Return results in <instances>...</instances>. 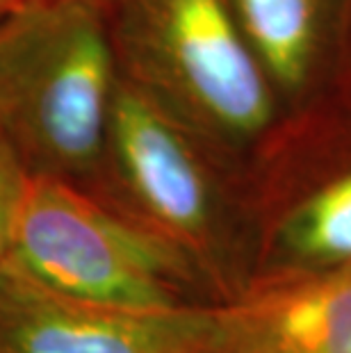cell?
I'll return each mask as SVG.
<instances>
[{
  "label": "cell",
  "instance_id": "8fae6325",
  "mask_svg": "<svg viewBox=\"0 0 351 353\" xmlns=\"http://www.w3.org/2000/svg\"><path fill=\"white\" fill-rule=\"evenodd\" d=\"M23 0H0V21H5L12 12H17Z\"/></svg>",
  "mask_w": 351,
  "mask_h": 353
},
{
  "label": "cell",
  "instance_id": "7c38bea8",
  "mask_svg": "<svg viewBox=\"0 0 351 353\" xmlns=\"http://www.w3.org/2000/svg\"><path fill=\"white\" fill-rule=\"evenodd\" d=\"M23 3H28V0H23Z\"/></svg>",
  "mask_w": 351,
  "mask_h": 353
},
{
  "label": "cell",
  "instance_id": "7a4b0ae2",
  "mask_svg": "<svg viewBox=\"0 0 351 353\" xmlns=\"http://www.w3.org/2000/svg\"><path fill=\"white\" fill-rule=\"evenodd\" d=\"M119 80L237 167L285 119L226 0H99Z\"/></svg>",
  "mask_w": 351,
  "mask_h": 353
},
{
  "label": "cell",
  "instance_id": "8992f818",
  "mask_svg": "<svg viewBox=\"0 0 351 353\" xmlns=\"http://www.w3.org/2000/svg\"><path fill=\"white\" fill-rule=\"evenodd\" d=\"M212 305L126 310L0 272V353H210Z\"/></svg>",
  "mask_w": 351,
  "mask_h": 353
},
{
  "label": "cell",
  "instance_id": "3957f363",
  "mask_svg": "<svg viewBox=\"0 0 351 353\" xmlns=\"http://www.w3.org/2000/svg\"><path fill=\"white\" fill-rule=\"evenodd\" d=\"M117 87L99 0H28L0 21V139L32 178L96 192Z\"/></svg>",
  "mask_w": 351,
  "mask_h": 353
},
{
  "label": "cell",
  "instance_id": "9c48e42d",
  "mask_svg": "<svg viewBox=\"0 0 351 353\" xmlns=\"http://www.w3.org/2000/svg\"><path fill=\"white\" fill-rule=\"evenodd\" d=\"M30 174L10 146L0 139V272L12 260V232Z\"/></svg>",
  "mask_w": 351,
  "mask_h": 353
},
{
  "label": "cell",
  "instance_id": "6da1fadb",
  "mask_svg": "<svg viewBox=\"0 0 351 353\" xmlns=\"http://www.w3.org/2000/svg\"><path fill=\"white\" fill-rule=\"evenodd\" d=\"M92 196L181 251L219 303L256 272L249 171L121 80Z\"/></svg>",
  "mask_w": 351,
  "mask_h": 353
},
{
  "label": "cell",
  "instance_id": "ba28073f",
  "mask_svg": "<svg viewBox=\"0 0 351 353\" xmlns=\"http://www.w3.org/2000/svg\"><path fill=\"white\" fill-rule=\"evenodd\" d=\"M285 117L333 101L351 0H226Z\"/></svg>",
  "mask_w": 351,
  "mask_h": 353
},
{
  "label": "cell",
  "instance_id": "277c9868",
  "mask_svg": "<svg viewBox=\"0 0 351 353\" xmlns=\"http://www.w3.org/2000/svg\"><path fill=\"white\" fill-rule=\"evenodd\" d=\"M7 269L59 294L126 310L219 303L181 251L92 194L53 178L30 176Z\"/></svg>",
  "mask_w": 351,
  "mask_h": 353
},
{
  "label": "cell",
  "instance_id": "52a82bcc",
  "mask_svg": "<svg viewBox=\"0 0 351 353\" xmlns=\"http://www.w3.org/2000/svg\"><path fill=\"white\" fill-rule=\"evenodd\" d=\"M210 353H351V265L253 276L212 305Z\"/></svg>",
  "mask_w": 351,
  "mask_h": 353
},
{
  "label": "cell",
  "instance_id": "30bf717a",
  "mask_svg": "<svg viewBox=\"0 0 351 353\" xmlns=\"http://www.w3.org/2000/svg\"><path fill=\"white\" fill-rule=\"evenodd\" d=\"M333 101L351 108V5L347 12L345 30H342V41L338 52V66H335V85H333Z\"/></svg>",
  "mask_w": 351,
  "mask_h": 353
},
{
  "label": "cell",
  "instance_id": "5b68a950",
  "mask_svg": "<svg viewBox=\"0 0 351 353\" xmlns=\"http://www.w3.org/2000/svg\"><path fill=\"white\" fill-rule=\"evenodd\" d=\"M249 185L253 276L351 265V108L328 101L283 119L253 160Z\"/></svg>",
  "mask_w": 351,
  "mask_h": 353
}]
</instances>
